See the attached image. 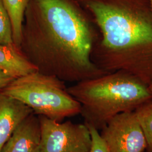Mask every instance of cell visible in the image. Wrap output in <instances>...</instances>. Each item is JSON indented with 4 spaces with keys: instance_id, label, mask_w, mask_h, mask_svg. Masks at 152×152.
Segmentation results:
<instances>
[{
    "instance_id": "13",
    "label": "cell",
    "mask_w": 152,
    "mask_h": 152,
    "mask_svg": "<svg viewBox=\"0 0 152 152\" xmlns=\"http://www.w3.org/2000/svg\"><path fill=\"white\" fill-rule=\"evenodd\" d=\"M86 125L90 130L91 137V145L88 152H109L108 148L100 136L99 131L91 125Z\"/></svg>"
},
{
    "instance_id": "5",
    "label": "cell",
    "mask_w": 152,
    "mask_h": 152,
    "mask_svg": "<svg viewBox=\"0 0 152 152\" xmlns=\"http://www.w3.org/2000/svg\"><path fill=\"white\" fill-rule=\"evenodd\" d=\"M41 130L39 152H88L91 145L90 130L85 124L71 121L59 122L38 115Z\"/></svg>"
},
{
    "instance_id": "16",
    "label": "cell",
    "mask_w": 152,
    "mask_h": 152,
    "mask_svg": "<svg viewBox=\"0 0 152 152\" xmlns=\"http://www.w3.org/2000/svg\"><path fill=\"white\" fill-rule=\"evenodd\" d=\"M149 2H150V4H151L152 9V0H149Z\"/></svg>"
},
{
    "instance_id": "1",
    "label": "cell",
    "mask_w": 152,
    "mask_h": 152,
    "mask_svg": "<svg viewBox=\"0 0 152 152\" xmlns=\"http://www.w3.org/2000/svg\"><path fill=\"white\" fill-rule=\"evenodd\" d=\"M92 18L78 0H29L20 49L38 72L64 82L103 76L91 59L98 39Z\"/></svg>"
},
{
    "instance_id": "10",
    "label": "cell",
    "mask_w": 152,
    "mask_h": 152,
    "mask_svg": "<svg viewBox=\"0 0 152 152\" xmlns=\"http://www.w3.org/2000/svg\"><path fill=\"white\" fill-rule=\"evenodd\" d=\"M28 1L2 0L11 20L14 44L19 49L22 42L23 23Z\"/></svg>"
},
{
    "instance_id": "2",
    "label": "cell",
    "mask_w": 152,
    "mask_h": 152,
    "mask_svg": "<svg viewBox=\"0 0 152 152\" xmlns=\"http://www.w3.org/2000/svg\"><path fill=\"white\" fill-rule=\"evenodd\" d=\"M101 38L92 61L107 73L124 71L152 81V9L149 0H78Z\"/></svg>"
},
{
    "instance_id": "7",
    "label": "cell",
    "mask_w": 152,
    "mask_h": 152,
    "mask_svg": "<svg viewBox=\"0 0 152 152\" xmlns=\"http://www.w3.org/2000/svg\"><path fill=\"white\" fill-rule=\"evenodd\" d=\"M41 140L39 120L33 113L17 127L1 152H39Z\"/></svg>"
},
{
    "instance_id": "14",
    "label": "cell",
    "mask_w": 152,
    "mask_h": 152,
    "mask_svg": "<svg viewBox=\"0 0 152 152\" xmlns=\"http://www.w3.org/2000/svg\"><path fill=\"white\" fill-rule=\"evenodd\" d=\"M15 78H16L0 68V90L7 86Z\"/></svg>"
},
{
    "instance_id": "4",
    "label": "cell",
    "mask_w": 152,
    "mask_h": 152,
    "mask_svg": "<svg viewBox=\"0 0 152 152\" xmlns=\"http://www.w3.org/2000/svg\"><path fill=\"white\" fill-rule=\"evenodd\" d=\"M0 91L26 104L34 114L59 122L81 110V104L68 92L65 82L37 71L15 78Z\"/></svg>"
},
{
    "instance_id": "3",
    "label": "cell",
    "mask_w": 152,
    "mask_h": 152,
    "mask_svg": "<svg viewBox=\"0 0 152 152\" xmlns=\"http://www.w3.org/2000/svg\"><path fill=\"white\" fill-rule=\"evenodd\" d=\"M68 91L81 104L85 124L98 131L115 115L134 111L152 99L147 85L121 71L77 82Z\"/></svg>"
},
{
    "instance_id": "8",
    "label": "cell",
    "mask_w": 152,
    "mask_h": 152,
    "mask_svg": "<svg viewBox=\"0 0 152 152\" xmlns=\"http://www.w3.org/2000/svg\"><path fill=\"white\" fill-rule=\"evenodd\" d=\"M32 113L27 105L0 91V152L17 127Z\"/></svg>"
},
{
    "instance_id": "9",
    "label": "cell",
    "mask_w": 152,
    "mask_h": 152,
    "mask_svg": "<svg viewBox=\"0 0 152 152\" xmlns=\"http://www.w3.org/2000/svg\"><path fill=\"white\" fill-rule=\"evenodd\" d=\"M0 68L15 78L37 71L16 46L0 45Z\"/></svg>"
},
{
    "instance_id": "15",
    "label": "cell",
    "mask_w": 152,
    "mask_h": 152,
    "mask_svg": "<svg viewBox=\"0 0 152 152\" xmlns=\"http://www.w3.org/2000/svg\"><path fill=\"white\" fill-rule=\"evenodd\" d=\"M148 88H149V91H151V92L152 93V81L151 82V83L148 85Z\"/></svg>"
},
{
    "instance_id": "12",
    "label": "cell",
    "mask_w": 152,
    "mask_h": 152,
    "mask_svg": "<svg viewBox=\"0 0 152 152\" xmlns=\"http://www.w3.org/2000/svg\"><path fill=\"white\" fill-rule=\"evenodd\" d=\"M0 45L16 46L13 39L11 20L2 0H0Z\"/></svg>"
},
{
    "instance_id": "11",
    "label": "cell",
    "mask_w": 152,
    "mask_h": 152,
    "mask_svg": "<svg viewBox=\"0 0 152 152\" xmlns=\"http://www.w3.org/2000/svg\"><path fill=\"white\" fill-rule=\"evenodd\" d=\"M147 140L146 152H152V99L134 110Z\"/></svg>"
},
{
    "instance_id": "6",
    "label": "cell",
    "mask_w": 152,
    "mask_h": 152,
    "mask_svg": "<svg viewBox=\"0 0 152 152\" xmlns=\"http://www.w3.org/2000/svg\"><path fill=\"white\" fill-rule=\"evenodd\" d=\"M109 152H144L147 140L134 111L115 115L101 130Z\"/></svg>"
}]
</instances>
